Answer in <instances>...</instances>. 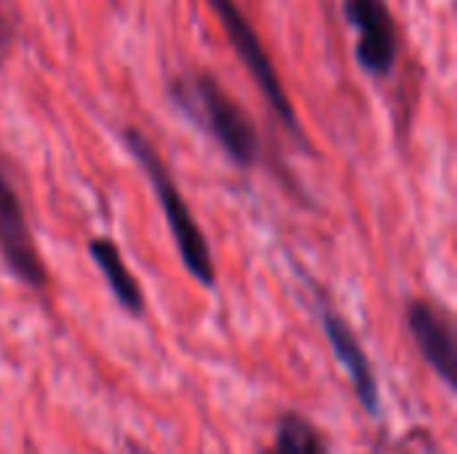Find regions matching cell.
Segmentation results:
<instances>
[{
	"mask_svg": "<svg viewBox=\"0 0 457 454\" xmlns=\"http://www.w3.org/2000/svg\"><path fill=\"white\" fill-rule=\"evenodd\" d=\"M166 94L177 112L212 136L238 169H252L262 161L265 147L254 118L228 94L214 72L201 67L177 72Z\"/></svg>",
	"mask_w": 457,
	"mask_h": 454,
	"instance_id": "6da1fadb",
	"label": "cell"
},
{
	"mask_svg": "<svg viewBox=\"0 0 457 454\" xmlns=\"http://www.w3.org/2000/svg\"><path fill=\"white\" fill-rule=\"evenodd\" d=\"M120 139L126 144V150L131 153V158L139 163V169L147 174L150 185H153V193L163 209V217H166V225L171 230V238L177 244V252H179V260L185 265V270L204 286H214L217 281V268H214V260H212V249H209V241L201 230V225L195 222L182 190L177 187L166 161L161 158L158 147L134 126H126L120 131Z\"/></svg>",
	"mask_w": 457,
	"mask_h": 454,
	"instance_id": "7a4b0ae2",
	"label": "cell"
},
{
	"mask_svg": "<svg viewBox=\"0 0 457 454\" xmlns=\"http://www.w3.org/2000/svg\"><path fill=\"white\" fill-rule=\"evenodd\" d=\"M209 8L214 11V16L220 19L236 56L241 59V64L246 67V72L252 75V80L257 83L260 94L265 96L268 107L273 110V115L281 120V126H287V131L292 136H297L303 144V126L297 120V112H295V104L281 83V75L276 72V64L262 43V37L257 35L252 19L244 13V8L238 5V0H206Z\"/></svg>",
	"mask_w": 457,
	"mask_h": 454,
	"instance_id": "3957f363",
	"label": "cell"
},
{
	"mask_svg": "<svg viewBox=\"0 0 457 454\" xmlns=\"http://www.w3.org/2000/svg\"><path fill=\"white\" fill-rule=\"evenodd\" d=\"M0 260L29 289H46L48 270L43 265L32 227L27 222L21 195L3 163H0Z\"/></svg>",
	"mask_w": 457,
	"mask_h": 454,
	"instance_id": "277c9868",
	"label": "cell"
},
{
	"mask_svg": "<svg viewBox=\"0 0 457 454\" xmlns=\"http://www.w3.org/2000/svg\"><path fill=\"white\" fill-rule=\"evenodd\" d=\"M345 21L356 29V62L372 78H388L399 56V27L388 0H343Z\"/></svg>",
	"mask_w": 457,
	"mask_h": 454,
	"instance_id": "5b68a950",
	"label": "cell"
},
{
	"mask_svg": "<svg viewBox=\"0 0 457 454\" xmlns=\"http://www.w3.org/2000/svg\"><path fill=\"white\" fill-rule=\"evenodd\" d=\"M407 329L423 353L426 364L436 372V377L455 391V372H457V348H455V329L450 316L436 308L428 300H410L404 310Z\"/></svg>",
	"mask_w": 457,
	"mask_h": 454,
	"instance_id": "8992f818",
	"label": "cell"
},
{
	"mask_svg": "<svg viewBox=\"0 0 457 454\" xmlns=\"http://www.w3.org/2000/svg\"><path fill=\"white\" fill-rule=\"evenodd\" d=\"M321 326H324V334H327L337 361L345 367L361 407L370 415H378L380 412V388H378L372 361H370L367 351L361 348V343H359L356 332L351 329V324L332 305H327L324 300H321Z\"/></svg>",
	"mask_w": 457,
	"mask_h": 454,
	"instance_id": "52a82bcc",
	"label": "cell"
},
{
	"mask_svg": "<svg viewBox=\"0 0 457 454\" xmlns=\"http://www.w3.org/2000/svg\"><path fill=\"white\" fill-rule=\"evenodd\" d=\"M88 257L94 260V265L99 268V273L104 276L112 297L118 300V305L134 316H139L145 310V294L137 284V278L131 276L120 249L115 241H110L107 235L91 238L88 241Z\"/></svg>",
	"mask_w": 457,
	"mask_h": 454,
	"instance_id": "ba28073f",
	"label": "cell"
},
{
	"mask_svg": "<svg viewBox=\"0 0 457 454\" xmlns=\"http://www.w3.org/2000/svg\"><path fill=\"white\" fill-rule=\"evenodd\" d=\"M273 454H329L327 436L300 412H287L276 428Z\"/></svg>",
	"mask_w": 457,
	"mask_h": 454,
	"instance_id": "9c48e42d",
	"label": "cell"
},
{
	"mask_svg": "<svg viewBox=\"0 0 457 454\" xmlns=\"http://www.w3.org/2000/svg\"><path fill=\"white\" fill-rule=\"evenodd\" d=\"M262 454H273V452H270V450H265V452H262Z\"/></svg>",
	"mask_w": 457,
	"mask_h": 454,
	"instance_id": "30bf717a",
	"label": "cell"
}]
</instances>
